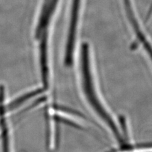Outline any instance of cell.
<instances>
[{"instance_id":"1","label":"cell","mask_w":152,"mask_h":152,"mask_svg":"<svg viewBox=\"0 0 152 152\" xmlns=\"http://www.w3.org/2000/svg\"><path fill=\"white\" fill-rule=\"evenodd\" d=\"M80 51V73L85 97L95 113L107 126L118 144L122 147L125 146L126 143L122 134L115 121L101 103L95 89L90 66L89 48L87 42H84L82 45Z\"/></svg>"},{"instance_id":"2","label":"cell","mask_w":152,"mask_h":152,"mask_svg":"<svg viewBox=\"0 0 152 152\" xmlns=\"http://www.w3.org/2000/svg\"><path fill=\"white\" fill-rule=\"evenodd\" d=\"M80 3V0H72L70 25L68 32L67 41H66V45L64 60L65 65L66 66H70L73 62V53L75 47L76 33H77Z\"/></svg>"},{"instance_id":"3","label":"cell","mask_w":152,"mask_h":152,"mask_svg":"<svg viewBox=\"0 0 152 152\" xmlns=\"http://www.w3.org/2000/svg\"><path fill=\"white\" fill-rule=\"evenodd\" d=\"M123 1L127 18L129 19L131 27L134 30L136 36L141 43L143 45L142 46L152 61V45L144 34L143 32L141 30L139 23L137 22V20H136L132 7L131 6V0H123Z\"/></svg>"}]
</instances>
